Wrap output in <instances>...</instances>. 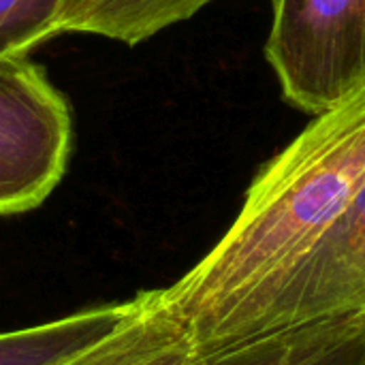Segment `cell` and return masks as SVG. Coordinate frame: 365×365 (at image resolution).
I'll list each match as a JSON object with an SVG mask.
<instances>
[{"label": "cell", "instance_id": "cell-5", "mask_svg": "<svg viewBox=\"0 0 365 365\" xmlns=\"http://www.w3.org/2000/svg\"><path fill=\"white\" fill-rule=\"evenodd\" d=\"M47 365H214L169 310L163 289L130 297L128 312L101 338Z\"/></svg>", "mask_w": 365, "mask_h": 365}, {"label": "cell", "instance_id": "cell-6", "mask_svg": "<svg viewBox=\"0 0 365 365\" xmlns=\"http://www.w3.org/2000/svg\"><path fill=\"white\" fill-rule=\"evenodd\" d=\"M210 359L214 365H365V314L257 336Z\"/></svg>", "mask_w": 365, "mask_h": 365}, {"label": "cell", "instance_id": "cell-1", "mask_svg": "<svg viewBox=\"0 0 365 365\" xmlns=\"http://www.w3.org/2000/svg\"><path fill=\"white\" fill-rule=\"evenodd\" d=\"M365 180V88L314 115L267 158L225 235L163 299L199 353L240 342L278 284L323 240Z\"/></svg>", "mask_w": 365, "mask_h": 365}, {"label": "cell", "instance_id": "cell-8", "mask_svg": "<svg viewBox=\"0 0 365 365\" xmlns=\"http://www.w3.org/2000/svg\"><path fill=\"white\" fill-rule=\"evenodd\" d=\"M130 308L126 302L92 306L41 325L0 331V365H47L107 334Z\"/></svg>", "mask_w": 365, "mask_h": 365}, {"label": "cell", "instance_id": "cell-3", "mask_svg": "<svg viewBox=\"0 0 365 365\" xmlns=\"http://www.w3.org/2000/svg\"><path fill=\"white\" fill-rule=\"evenodd\" d=\"M73 107L30 58L0 60V216L43 205L66 175Z\"/></svg>", "mask_w": 365, "mask_h": 365}, {"label": "cell", "instance_id": "cell-7", "mask_svg": "<svg viewBox=\"0 0 365 365\" xmlns=\"http://www.w3.org/2000/svg\"><path fill=\"white\" fill-rule=\"evenodd\" d=\"M210 2L214 0H64L53 36L79 32L133 47L195 17Z\"/></svg>", "mask_w": 365, "mask_h": 365}, {"label": "cell", "instance_id": "cell-4", "mask_svg": "<svg viewBox=\"0 0 365 365\" xmlns=\"http://www.w3.org/2000/svg\"><path fill=\"white\" fill-rule=\"evenodd\" d=\"M364 314L365 180L323 240L257 310L240 342L272 331Z\"/></svg>", "mask_w": 365, "mask_h": 365}, {"label": "cell", "instance_id": "cell-9", "mask_svg": "<svg viewBox=\"0 0 365 365\" xmlns=\"http://www.w3.org/2000/svg\"><path fill=\"white\" fill-rule=\"evenodd\" d=\"M64 0H0V60L28 58L53 38Z\"/></svg>", "mask_w": 365, "mask_h": 365}, {"label": "cell", "instance_id": "cell-2", "mask_svg": "<svg viewBox=\"0 0 365 365\" xmlns=\"http://www.w3.org/2000/svg\"><path fill=\"white\" fill-rule=\"evenodd\" d=\"M265 60L282 98L321 115L365 88V0H269Z\"/></svg>", "mask_w": 365, "mask_h": 365}]
</instances>
